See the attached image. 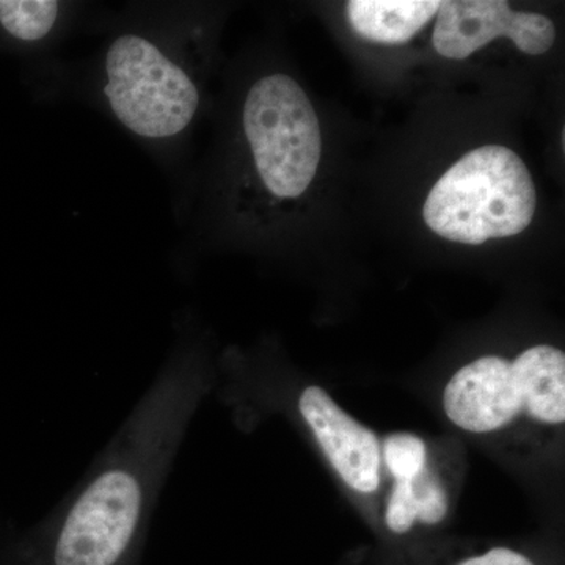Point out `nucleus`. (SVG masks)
Wrapping results in <instances>:
<instances>
[{
    "label": "nucleus",
    "instance_id": "obj_1",
    "mask_svg": "<svg viewBox=\"0 0 565 565\" xmlns=\"http://www.w3.org/2000/svg\"><path fill=\"white\" fill-rule=\"evenodd\" d=\"M199 345L177 321L162 370L90 473L35 533L17 565H140L152 511L202 397Z\"/></svg>",
    "mask_w": 565,
    "mask_h": 565
},
{
    "label": "nucleus",
    "instance_id": "obj_2",
    "mask_svg": "<svg viewBox=\"0 0 565 565\" xmlns=\"http://www.w3.org/2000/svg\"><path fill=\"white\" fill-rule=\"evenodd\" d=\"M106 41L87 61H52L51 99L74 95L114 121L182 184L189 137L203 107L206 21L191 2H131L104 10Z\"/></svg>",
    "mask_w": 565,
    "mask_h": 565
},
{
    "label": "nucleus",
    "instance_id": "obj_3",
    "mask_svg": "<svg viewBox=\"0 0 565 565\" xmlns=\"http://www.w3.org/2000/svg\"><path fill=\"white\" fill-rule=\"evenodd\" d=\"M535 204L533 177L522 158L487 145L465 154L438 180L423 217L445 239L479 245L525 232Z\"/></svg>",
    "mask_w": 565,
    "mask_h": 565
},
{
    "label": "nucleus",
    "instance_id": "obj_4",
    "mask_svg": "<svg viewBox=\"0 0 565 565\" xmlns=\"http://www.w3.org/2000/svg\"><path fill=\"white\" fill-rule=\"evenodd\" d=\"M241 132L252 172L269 199L297 200L313 182L322 137L313 104L285 73L256 77L244 93Z\"/></svg>",
    "mask_w": 565,
    "mask_h": 565
},
{
    "label": "nucleus",
    "instance_id": "obj_5",
    "mask_svg": "<svg viewBox=\"0 0 565 565\" xmlns=\"http://www.w3.org/2000/svg\"><path fill=\"white\" fill-rule=\"evenodd\" d=\"M446 415L460 429L489 434L526 411L544 424L565 419V355L553 345H534L515 362L481 356L452 375L444 393Z\"/></svg>",
    "mask_w": 565,
    "mask_h": 565
},
{
    "label": "nucleus",
    "instance_id": "obj_6",
    "mask_svg": "<svg viewBox=\"0 0 565 565\" xmlns=\"http://www.w3.org/2000/svg\"><path fill=\"white\" fill-rule=\"evenodd\" d=\"M501 36L526 54L541 55L552 50L556 28L542 14L512 10L504 0L440 2L433 43L444 57L463 61Z\"/></svg>",
    "mask_w": 565,
    "mask_h": 565
},
{
    "label": "nucleus",
    "instance_id": "obj_7",
    "mask_svg": "<svg viewBox=\"0 0 565 565\" xmlns=\"http://www.w3.org/2000/svg\"><path fill=\"white\" fill-rule=\"evenodd\" d=\"M297 407L345 484L374 493L381 484V444L373 430L345 414L321 386L305 388Z\"/></svg>",
    "mask_w": 565,
    "mask_h": 565
},
{
    "label": "nucleus",
    "instance_id": "obj_8",
    "mask_svg": "<svg viewBox=\"0 0 565 565\" xmlns=\"http://www.w3.org/2000/svg\"><path fill=\"white\" fill-rule=\"evenodd\" d=\"M87 2L74 0H0V32L18 46L55 51L82 28H95L99 14Z\"/></svg>",
    "mask_w": 565,
    "mask_h": 565
},
{
    "label": "nucleus",
    "instance_id": "obj_9",
    "mask_svg": "<svg viewBox=\"0 0 565 565\" xmlns=\"http://www.w3.org/2000/svg\"><path fill=\"white\" fill-rule=\"evenodd\" d=\"M440 9L435 0H351L345 13L353 31L363 39L403 44L414 39Z\"/></svg>",
    "mask_w": 565,
    "mask_h": 565
},
{
    "label": "nucleus",
    "instance_id": "obj_10",
    "mask_svg": "<svg viewBox=\"0 0 565 565\" xmlns=\"http://www.w3.org/2000/svg\"><path fill=\"white\" fill-rule=\"evenodd\" d=\"M384 460L396 481H414L426 468V445L414 434H393L384 441Z\"/></svg>",
    "mask_w": 565,
    "mask_h": 565
},
{
    "label": "nucleus",
    "instance_id": "obj_11",
    "mask_svg": "<svg viewBox=\"0 0 565 565\" xmlns=\"http://www.w3.org/2000/svg\"><path fill=\"white\" fill-rule=\"evenodd\" d=\"M412 487H414L418 520L426 525L440 523L448 511L444 486L424 468L422 473L412 481Z\"/></svg>",
    "mask_w": 565,
    "mask_h": 565
},
{
    "label": "nucleus",
    "instance_id": "obj_12",
    "mask_svg": "<svg viewBox=\"0 0 565 565\" xmlns=\"http://www.w3.org/2000/svg\"><path fill=\"white\" fill-rule=\"evenodd\" d=\"M418 520V509L414 494L412 481L394 482L392 497L386 505V526L396 534H405L412 530Z\"/></svg>",
    "mask_w": 565,
    "mask_h": 565
},
{
    "label": "nucleus",
    "instance_id": "obj_13",
    "mask_svg": "<svg viewBox=\"0 0 565 565\" xmlns=\"http://www.w3.org/2000/svg\"><path fill=\"white\" fill-rule=\"evenodd\" d=\"M457 565H535L530 557L511 548H492L484 555L468 557Z\"/></svg>",
    "mask_w": 565,
    "mask_h": 565
}]
</instances>
